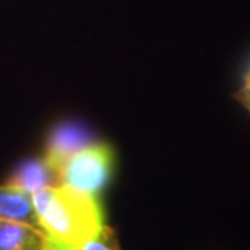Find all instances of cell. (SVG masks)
<instances>
[{"label":"cell","mask_w":250,"mask_h":250,"mask_svg":"<svg viewBox=\"0 0 250 250\" xmlns=\"http://www.w3.org/2000/svg\"><path fill=\"white\" fill-rule=\"evenodd\" d=\"M41 229L53 241L77 248L103 228L96 197L68 187L43 188L32 193Z\"/></svg>","instance_id":"1"},{"label":"cell","mask_w":250,"mask_h":250,"mask_svg":"<svg viewBox=\"0 0 250 250\" xmlns=\"http://www.w3.org/2000/svg\"><path fill=\"white\" fill-rule=\"evenodd\" d=\"M111 168V149L106 145H88L62 166V185L95 196L107 184Z\"/></svg>","instance_id":"2"},{"label":"cell","mask_w":250,"mask_h":250,"mask_svg":"<svg viewBox=\"0 0 250 250\" xmlns=\"http://www.w3.org/2000/svg\"><path fill=\"white\" fill-rule=\"evenodd\" d=\"M90 143V134L80 124L65 123L57 125L49 135L45 157L62 170V166L74 153L80 152Z\"/></svg>","instance_id":"3"},{"label":"cell","mask_w":250,"mask_h":250,"mask_svg":"<svg viewBox=\"0 0 250 250\" xmlns=\"http://www.w3.org/2000/svg\"><path fill=\"white\" fill-rule=\"evenodd\" d=\"M28 193H34L43 188L62 187L60 170L46 157L22 163L7 182Z\"/></svg>","instance_id":"4"},{"label":"cell","mask_w":250,"mask_h":250,"mask_svg":"<svg viewBox=\"0 0 250 250\" xmlns=\"http://www.w3.org/2000/svg\"><path fill=\"white\" fill-rule=\"evenodd\" d=\"M0 220L25 223L39 228L32 195L14 185H0Z\"/></svg>","instance_id":"5"},{"label":"cell","mask_w":250,"mask_h":250,"mask_svg":"<svg viewBox=\"0 0 250 250\" xmlns=\"http://www.w3.org/2000/svg\"><path fill=\"white\" fill-rule=\"evenodd\" d=\"M0 250H45V233L29 224L0 220Z\"/></svg>","instance_id":"6"},{"label":"cell","mask_w":250,"mask_h":250,"mask_svg":"<svg viewBox=\"0 0 250 250\" xmlns=\"http://www.w3.org/2000/svg\"><path fill=\"white\" fill-rule=\"evenodd\" d=\"M71 250H121L117 241L116 232L110 228L104 227L99 231L93 238L85 241L82 245L72 248Z\"/></svg>","instance_id":"7"},{"label":"cell","mask_w":250,"mask_h":250,"mask_svg":"<svg viewBox=\"0 0 250 250\" xmlns=\"http://www.w3.org/2000/svg\"><path fill=\"white\" fill-rule=\"evenodd\" d=\"M243 81H245V83H243V86H242L241 89L235 93V98L238 99L242 104L250 111V67L248 68L246 74H245Z\"/></svg>","instance_id":"8"}]
</instances>
